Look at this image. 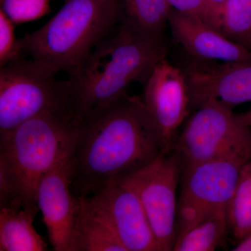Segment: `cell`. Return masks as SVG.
<instances>
[{
  "label": "cell",
  "instance_id": "obj_1",
  "mask_svg": "<svg viewBox=\"0 0 251 251\" xmlns=\"http://www.w3.org/2000/svg\"><path fill=\"white\" fill-rule=\"evenodd\" d=\"M161 153V135L143 99L126 94L78 120L71 160L73 193L77 197L94 196Z\"/></svg>",
  "mask_w": 251,
  "mask_h": 251
},
{
  "label": "cell",
  "instance_id": "obj_2",
  "mask_svg": "<svg viewBox=\"0 0 251 251\" xmlns=\"http://www.w3.org/2000/svg\"><path fill=\"white\" fill-rule=\"evenodd\" d=\"M165 37L144 34L123 23L87 57L67 79L73 113L77 120L108 108L127 94L135 82H145L166 59Z\"/></svg>",
  "mask_w": 251,
  "mask_h": 251
},
{
  "label": "cell",
  "instance_id": "obj_3",
  "mask_svg": "<svg viewBox=\"0 0 251 251\" xmlns=\"http://www.w3.org/2000/svg\"><path fill=\"white\" fill-rule=\"evenodd\" d=\"M77 122L44 112L0 135V207L39 210L41 179L75 146Z\"/></svg>",
  "mask_w": 251,
  "mask_h": 251
},
{
  "label": "cell",
  "instance_id": "obj_4",
  "mask_svg": "<svg viewBox=\"0 0 251 251\" xmlns=\"http://www.w3.org/2000/svg\"><path fill=\"white\" fill-rule=\"evenodd\" d=\"M120 23L117 0H67L44 25L20 39V46L31 59L72 77Z\"/></svg>",
  "mask_w": 251,
  "mask_h": 251
},
{
  "label": "cell",
  "instance_id": "obj_5",
  "mask_svg": "<svg viewBox=\"0 0 251 251\" xmlns=\"http://www.w3.org/2000/svg\"><path fill=\"white\" fill-rule=\"evenodd\" d=\"M58 72L21 57L0 67V135L44 112L75 118L68 81L57 80Z\"/></svg>",
  "mask_w": 251,
  "mask_h": 251
},
{
  "label": "cell",
  "instance_id": "obj_6",
  "mask_svg": "<svg viewBox=\"0 0 251 251\" xmlns=\"http://www.w3.org/2000/svg\"><path fill=\"white\" fill-rule=\"evenodd\" d=\"M184 164L226 158L251 159V128L242 114L217 104L196 109L175 145Z\"/></svg>",
  "mask_w": 251,
  "mask_h": 251
},
{
  "label": "cell",
  "instance_id": "obj_7",
  "mask_svg": "<svg viewBox=\"0 0 251 251\" xmlns=\"http://www.w3.org/2000/svg\"><path fill=\"white\" fill-rule=\"evenodd\" d=\"M184 162L177 151L161 153L122 182L131 188L142 203L159 251H173L177 237L176 188Z\"/></svg>",
  "mask_w": 251,
  "mask_h": 251
},
{
  "label": "cell",
  "instance_id": "obj_8",
  "mask_svg": "<svg viewBox=\"0 0 251 251\" xmlns=\"http://www.w3.org/2000/svg\"><path fill=\"white\" fill-rule=\"evenodd\" d=\"M251 160L226 158L184 164L177 205L176 238L204 216L227 208L242 168Z\"/></svg>",
  "mask_w": 251,
  "mask_h": 251
},
{
  "label": "cell",
  "instance_id": "obj_9",
  "mask_svg": "<svg viewBox=\"0 0 251 251\" xmlns=\"http://www.w3.org/2000/svg\"><path fill=\"white\" fill-rule=\"evenodd\" d=\"M181 69L187 81L191 108L214 103L232 110L251 101V62L188 58Z\"/></svg>",
  "mask_w": 251,
  "mask_h": 251
},
{
  "label": "cell",
  "instance_id": "obj_10",
  "mask_svg": "<svg viewBox=\"0 0 251 251\" xmlns=\"http://www.w3.org/2000/svg\"><path fill=\"white\" fill-rule=\"evenodd\" d=\"M82 198L111 227L126 251H159L142 203L127 185L118 181L94 196Z\"/></svg>",
  "mask_w": 251,
  "mask_h": 251
},
{
  "label": "cell",
  "instance_id": "obj_11",
  "mask_svg": "<svg viewBox=\"0 0 251 251\" xmlns=\"http://www.w3.org/2000/svg\"><path fill=\"white\" fill-rule=\"evenodd\" d=\"M142 99L161 135L162 153L174 151L178 130L191 108L181 67L166 59L158 63L145 81Z\"/></svg>",
  "mask_w": 251,
  "mask_h": 251
},
{
  "label": "cell",
  "instance_id": "obj_12",
  "mask_svg": "<svg viewBox=\"0 0 251 251\" xmlns=\"http://www.w3.org/2000/svg\"><path fill=\"white\" fill-rule=\"evenodd\" d=\"M73 151L43 176L36 191L38 206L50 242L56 251H71L73 232L80 207V199L73 193L71 185Z\"/></svg>",
  "mask_w": 251,
  "mask_h": 251
},
{
  "label": "cell",
  "instance_id": "obj_13",
  "mask_svg": "<svg viewBox=\"0 0 251 251\" xmlns=\"http://www.w3.org/2000/svg\"><path fill=\"white\" fill-rule=\"evenodd\" d=\"M168 26L188 58L209 62H251V50L199 18L172 9Z\"/></svg>",
  "mask_w": 251,
  "mask_h": 251
},
{
  "label": "cell",
  "instance_id": "obj_14",
  "mask_svg": "<svg viewBox=\"0 0 251 251\" xmlns=\"http://www.w3.org/2000/svg\"><path fill=\"white\" fill-rule=\"evenodd\" d=\"M38 211L0 207V251H44L46 244L34 227Z\"/></svg>",
  "mask_w": 251,
  "mask_h": 251
},
{
  "label": "cell",
  "instance_id": "obj_15",
  "mask_svg": "<svg viewBox=\"0 0 251 251\" xmlns=\"http://www.w3.org/2000/svg\"><path fill=\"white\" fill-rule=\"evenodd\" d=\"M80 199L71 251H126L114 231Z\"/></svg>",
  "mask_w": 251,
  "mask_h": 251
},
{
  "label": "cell",
  "instance_id": "obj_16",
  "mask_svg": "<svg viewBox=\"0 0 251 251\" xmlns=\"http://www.w3.org/2000/svg\"><path fill=\"white\" fill-rule=\"evenodd\" d=\"M120 23L154 37H165L171 8L167 0H117Z\"/></svg>",
  "mask_w": 251,
  "mask_h": 251
},
{
  "label": "cell",
  "instance_id": "obj_17",
  "mask_svg": "<svg viewBox=\"0 0 251 251\" xmlns=\"http://www.w3.org/2000/svg\"><path fill=\"white\" fill-rule=\"evenodd\" d=\"M228 232L226 209L213 211L176 238L173 251H215L222 247Z\"/></svg>",
  "mask_w": 251,
  "mask_h": 251
},
{
  "label": "cell",
  "instance_id": "obj_18",
  "mask_svg": "<svg viewBox=\"0 0 251 251\" xmlns=\"http://www.w3.org/2000/svg\"><path fill=\"white\" fill-rule=\"evenodd\" d=\"M229 232L237 242L251 232V160L241 171L226 208Z\"/></svg>",
  "mask_w": 251,
  "mask_h": 251
},
{
  "label": "cell",
  "instance_id": "obj_19",
  "mask_svg": "<svg viewBox=\"0 0 251 251\" xmlns=\"http://www.w3.org/2000/svg\"><path fill=\"white\" fill-rule=\"evenodd\" d=\"M215 28L251 50V0H226L220 8Z\"/></svg>",
  "mask_w": 251,
  "mask_h": 251
},
{
  "label": "cell",
  "instance_id": "obj_20",
  "mask_svg": "<svg viewBox=\"0 0 251 251\" xmlns=\"http://www.w3.org/2000/svg\"><path fill=\"white\" fill-rule=\"evenodd\" d=\"M0 4L15 24L36 21L50 11V0H0Z\"/></svg>",
  "mask_w": 251,
  "mask_h": 251
},
{
  "label": "cell",
  "instance_id": "obj_21",
  "mask_svg": "<svg viewBox=\"0 0 251 251\" xmlns=\"http://www.w3.org/2000/svg\"><path fill=\"white\" fill-rule=\"evenodd\" d=\"M15 23L0 10V67L21 57L19 39L15 34Z\"/></svg>",
  "mask_w": 251,
  "mask_h": 251
},
{
  "label": "cell",
  "instance_id": "obj_22",
  "mask_svg": "<svg viewBox=\"0 0 251 251\" xmlns=\"http://www.w3.org/2000/svg\"><path fill=\"white\" fill-rule=\"evenodd\" d=\"M167 1L172 9L199 18L215 28L218 11L209 0H167Z\"/></svg>",
  "mask_w": 251,
  "mask_h": 251
},
{
  "label": "cell",
  "instance_id": "obj_23",
  "mask_svg": "<svg viewBox=\"0 0 251 251\" xmlns=\"http://www.w3.org/2000/svg\"><path fill=\"white\" fill-rule=\"evenodd\" d=\"M233 251H251V232L242 240L237 242V245L232 249Z\"/></svg>",
  "mask_w": 251,
  "mask_h": 251
},
{
  "label": "cell",
  "instance_id": "obj_24",
  "mask_svg": "<svg viewBox=\"0 0 251 251\" xmlns=\"http://www.w3.org/2000/svg\"><path fill=\"white\" fill-rule=\"evenodd\" d=\"M212 6L215 8L216 11H218V15H219V11L220 8L222 6L223 4L226 1V0H209Z\"/></svg>",
  "mask_w": 251,
  "mask_h": 251
},
{
  "label": "cell",
  "instance_id": "obj_25",
  "mask_svg": "<svg viewBox=\"0 0 251 251\" xmlns=\"http://www.w3.org/2000/svg\"><path fill=\"white\" fill-rule=\"evenodd\" d=\"M242 115L244 119H245L246 121H247L248 125H249V126L251 128V109L249 111L246 112V113L242 114Z\"/></svg>",
  "mask_w": 251,
  "mask_h": 251
},
{
  "label": "cell",
  "instance_id": "obj_26",
  "mask_svg": "<svg viewBox=\"0 0 251 251\" xmlns=\"http://www.w3.org/2000/svg\"><path fill=\"white\" fill-rule=\"evenodd\" d=\"M65 1H67V0H65Z\"/></svg>",
  "mask_w": 251,
  "mask_h": 251
}]
</instances>
